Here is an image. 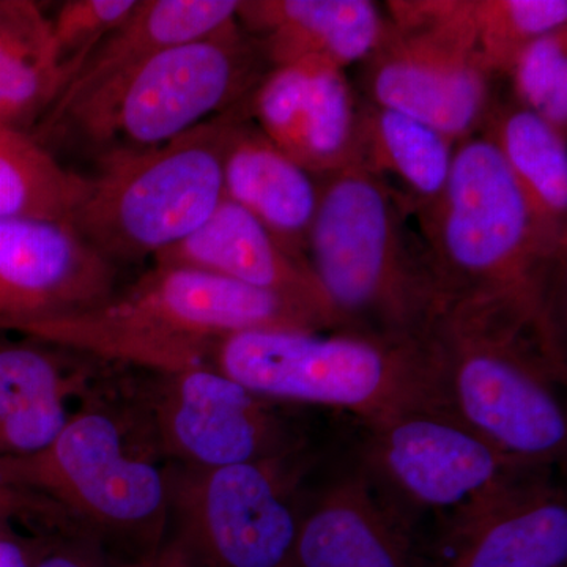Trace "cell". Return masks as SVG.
Here are the masks:
<instances>
[{
  "label": "cell",
  "instance_id": "44dd1931",
  "mask_svg": "<svg viewBox=\"0 0 567 567\" xmlns=\"http://www.w3.org/2000/svg\"><path fill=\"white\" fill-rule=\"evenodd\" d=\"M223 182L226 199L251 213L287 251L308 260L319 181L254 125L249 100L227 137Z\"/></svg>",
  "mask_w": 567,
  "mask_h": 567
},
{
  "label": "cell",
  "instance_id": "5b68a950",
  "mask_svg": "<svg viewBox=\"0 0 567 567\" xmlns=\"http://www.w3.org/2000/svg\"><path fill=\"white\" fill-rule=\"evenodd\" d=\"M317 181L306 256L341 330L434 333L447 298L404 204L360 164Z\"/></svg>",
  "mask_w": 567,
  "mask_h": 567
},
{
  "label": "cell",
  "instance_id": "e0dca14e",
  "mask_svg": "<svg viewBox=\"0 0 567 567\" xmlns=\"http://www.w3.org/2000/svg\"><path fill=\"white\" fill-rule=\"evenodd\" d=\"M107 364L29 336L0 342V461L51 446Z\"/></svg>",
  "mask_w": 567,
  "mask_h": 567
},
{
  "label": "cell",
  "instance_id": "ac0fdd59",
  "mask_svg": "<svg viewBox=\"0 0 567 567\" xmlns=\"http://www.w3.org/2000/svg\"><path fill=\"white\" fill-rule=\"evenodd\" d=\"M153 262L197 268L289 298L341 330L308 260L287 251L259 219L226 197L203 227Z\"/></svg>",
  "mask_w": 567,
  "mask_h": 567
},
{
  "label": "cell",
  "instance_id": "6da1fadb",
  "mask_svg": "<svg viewBox=\"0 0 567 567\" xmlns=\"http://www.w3.org/2000/svg\"><path fill=\"white\" fill-rule=\"evenodd\" d=\"M0 483L58 511L114 565H155L169 464L134 401L128 368L107 364L51 446L0 461Z\"/></svg>",
  "mask_w": 567,
  "mask_h": 567
},
{
  "label": "cell",
  "instance_id": "cb8c5ba5",
  "mask_svg": "<svg viewBox=\"0 0 567 567\" xmlns=\"http://www.w3.org/2000/svg\"><path fill=\"white\" fill-rule=\"evenodd\" d=\"M483 126V136L502 153L537 223L566 246V134L520 103L491 106Z\"/></svg>",
  "mask_w": 567,
  "mask_h": 567
},
{
  "label": "cell",
  "instance_id": "30bf717a",
  "mask_svg": "<svg viewBox=\"0 0 567 567\" xmlns=\"http://www.w3.org/2000/svg\"><path fill=\"white\" fill-rule=\"evenodd\" d=\"M382 39L365 59L371 104L473 136L491 110V78L477 52L473 2H391Z\"/></svg>",
  "mask_w": 567,
  "mask_h": 567
},
{
  "label": "cell",
  "instance_id": "83f0119b",
  "mask_svg": "<svg viewBox=\"0 0 567 567\" xmlns=\"http://www.w3.org/2000/svg\"><path fill=\"white\" fill-rule=\"evenodd\" d=\"M140 0H66L51 20L55 58L76 76L91 52L137 6ZM73 81V80H71Z\"/></svg>",
  "mask_w": 567,
  "mask_h": 567
},
{
  "label": "cell",
  "instance_id": "277c9868",
  "mask_svg": "<svg viewBox=\"0 0 567 567\" xmlns=\"http://www.w3.org/2000/svg\"><path fill=\"white\" fill-rule=\"evenodd\" d=\"M420 216L447 300L499 301L559 336L566 246L537 223L502 153L486 136L457 142L445 192Z\"/></svg>",
  "mask_w": 567,
  "mask_h": 567
},
{
  "label": "cell",
  "instance_id": "f1b7e54d",
  "mask_svg": "<svg viewBox=\"0 0 567 567\" xmlns=\"http://www.w3.org/2000/svg\"><path fill=\"white\" fill-rule=\"evenodd\" d=\"M33 567H118L96 544L73 528L54 533Z\"/></svg>",
  "mask_w": 567,
  "mask_h": 567
},
{
  "label": "cell",
  "instance_id": "52a82bcc",
  "mask_svg": "<svg viewBox=\"0 0 567 567\" xmlns=\"http://www.w3.org/2000/svg\"><path fill=\"white\" fill-rule=\"evenodd\" d=\"M248 100L158 147L99 158L74 233L115 265L155 259L196 233L224 200V151Z\"/></svg>",
  "mask_w": 567,
  "mask_h": 567
},
{
  "label": "cell",
  "instance_id": "9c48e42d",
  "mask_svg": "<svg viewBox=\"0 0 567 567\" xmlns=\"http://www.w3.org/2000/svg\"><path fill=\"white\" fill-rule=\"evenodd\" d=\"M308 451L281 461L188 468L169 464V503L153 567H287Z\"/></svg>",
  "mask_w": 567,
  "mask_h": 567
},
{
  "label": "cell",
  "instance_id": "7c38bea8",
  "mask_svg": "<svg viewBox=\"0 0 567 567\" xmlns=\"http://www.w3.org/2000/svg\"><path fill=\"white\" fill-rule=\"evenodd\" d=\"M364 429L358 464L404 513V507H416L445 514L532 466L507 456L451 413H412Z\"/></svg>",
  "mask_w": 567,
  "mask_h": 567
},
{
  "label": "cell",
  "instance_id": "4fadbf2b",
  "mask_svg": "<svg viewBox=\"0 0 567 567\" xmlns=\"http://www.w3.org/2000/svg\"><path fill=\"white\" fill-rule=\"evenodd\" d=\"M423 567H567V502L548 466L518 470L442 518Z\"/></svg>",
  "mask_w": 567,
  "mask_h": 567
},
{
  "label": "cell",
  "instance_id": "ba28073f",
  "mask_svg": "<svg viewBox=\"0 0 567 567\" xmlns=\"http://www.w3.org/2000/svg\"><path fill=\"white\" fill-rule=\"evenodd\" d=\"M237 21L167 48L130 76L63 114L37 141L76 133L102 156L158 147L244 103L268 71Z\"/></svg>",
  "mask_w": 567,
  "mask_h": 567
},
{
  "label": "cell",
  "instance_id": "ffe728a7",
  "mask_svg": "<svg viewBox=\"0 0 567 567\" xmlns=\"http://www.w3.org/2000/svg\"><path fill=\"white\" fill-rule=\"evenodd\" d=\"M237 22L270 69L322 59L346 70L374 52L385 28L368 0H246Z\"/></svg>",
  "mask_w": 567,
  "mask_h": 567
},
{
  "label": "cell",
  "instance_id": "484cf974",
  "mask_svg": "<svg viewBox=\"0 0 567 567\" xmlns=\"http://www.w3.org/2000/svg\"><path fill=\"white\" fill-rule=\"evenodd\" d=\"M476 44L488 73H511L532 41L567 24L565 0H483L473 2Z\"/></svg>",
  "mask_w": 567,
  "mask_h": 567
},
{
  "label": "cell",
  "instance_id": "f546056e",
  "mask_svg": "<svg viewBox=\"0 0 567 567\" xmlns=\"http://www.w3.org/2000/svg\"><path fill=\"white\" fill-rule=\"evenodd\" d=\"M58 532L61 529L41 533V535L33 536L31 540L0 536V567H33L37 558L47 547L48 540Z\"/></svg>",
  "mask_w": 567,
  "mask_h": 567
},
{
  "label": "cell",
  "instance_id": "2e32d148",
  "mask_svg": "<svg viewBox=\"0 0 567 567\" xmlns=\"http://www.w3.org/2000/svg\"><path fill=\"white\" fill-rule=\"evenodd\" d=\"M287 567H423L412 522L358 464L301 496Z\"/></svg>",
  "mask_w": 567,
  "mask_h": 567
},
{
  "label": "cell",
  "instance_id": "5bb4252c",
  "mask_svg": "<svg viewBox=\"0 0 567 567\" xmlns=\"http://www.w3.org/2000/svg\"><path fill=\"white\" fill-rule=\"evenodd\" d=\"M117 290V265L70 224L0 218V330L91 311Z\"/></svg>",
  "mask_w": 567,
  "mask_h": 567
},
{
  "label": "cell",
  "instance_id": "9a60e30c",
  "mask_svg": "<svg viewBox=\"0 0 567 567\" xmlns=\"http://www.w3.org/2000/svg\"><path fill=\"white\" fill-rule=\"evenodd\" d=\"M249 112L268 140L316 177L358 164L361 110L346 70L333 63L305 59L268 70Z\"/></svg>",
  "mask_w": 567,
  "mask_h": 567
},
{
  "label": "cell",
  "instance_id": "8fae6325",
  "mask_svg": "<svg viewBox=\"0 0 567 567\" xmlns=\"http://www.w3.org/2000/svg\"><path fill=\"white\" fill-rule=\"evenodd\" d=\"M130 369L134 401L164 461L188 468L259 464L308 451L300 425L207 364L175 372Z\"/></svg>",
  "mask_w": 567,
  "mask_h": 567
},
{
  "label": "cell",
  "instance_id": "8992f818",
  "mask_svg": "<svg viewBox=\"0 0 567 567\" xmlns=\"http://www.w3.org/2000/svg\"><path fill=\"white\" fill-rule=\"evenodd\" d=\"M451 415L507 456L550 466L566 453L559 338L499 301L456 297L434 328Z\"/></svg>",
  "mask_w": 567,
  "mask_h": 567
},
{
  "label": "cell",
  "instance_id": "d4e9b609",
  "mask_svg": "<svg viewBox=\"0 0 567 567\" xmlns=\"http://www.w3.org/2000/svg\"><path fill=\"white\" fill-rule=\"evenodd\" d=\"M85 188L32 133L0 123V218L70 223Z\"/></svg>",
  "mask_w": 567,
  "mask_h": 567
},
{
  "label": "cell",
  "instance_id": "7a4b0ae2",
  "mask_svg": "<svg viewBox=\"0 0 567 567\" xmlns=\"http://www.w3.org/2000/svg\"><path fill=\"white\" fill-rule=\"evenodd\" d=\"M205 364L265 401L341 410L364 427L412 413H451L434 333L245 331L213 341Z\"/></svg>",
  "mask_w": 567,
  "mask_h": 567
},
{
  "label": "cell",
  "instance_id": "3957f363",
  "mask_svg": "<svg viewBox=\"0 0 567 567\" xmlns=\"http://www.w3.org/2000/svg\"><path fill=\"white\" fill-rule=\"evenodd\" d=\"M256 330H331L312 309L208 271L153 265L91 311L47 320L22 336L54 342L106 363L151 372L205 364L208 346Z\"/></svg>",
  "mask_w": 567,
  "mask_h": 567
},
{
  "label": "cell",
  "instance_id": "7402d4cb",
  "mask_svg": "<svg viewBox=\"0 0 567 567\" xmlns=\"http://www.w3.org/2000/svg\"><path fill=\"white\" fill-rule=\"evenodd\" d=\"M456 142L398 111L361 110L358 164L375 175L410 213H423L445 192Z\"/></svg>",
  "mask_w": 567,
  "mask_h": 567
},
{
  "label": "cell",
  "instance_id": "d6986e66",
  "mask_svg": "<svg viewBox=\"0 0 567 567\" xmlns=\"http://www.w3.org/2000/svg\"><path fill=\"white\" fill-rule=\"evenodd\" d=\"M238 7L237 0H140L85 59L33 137L48 132L66 112L110 91L167 48L203 39L233 24Z\"/></svg>",
  "mask_w": 567,
  "mask_h": 567
},
{
  "label": "cell",
  "instance_id": "603a6c76",
  "mask_svg": "<svg viewBox=\"0 0 567 567\" xmlns=\"http://www.w3.org/2000/svg\"><path fill=\"white\" fill-rule=\"evenodd\" d=\"M73 76L52 47L51 20L32 0H0V123L31 133Z\"/></svg>",
  "mask_w": 567,
  "mask_h": 567
},
{
  "label": "cell",
  "instance_id": "4316f807",
  "mask_svg": "<svg viewBox=\"0 0 567 567\" xmlns=\"http://www.w3.org/2000/svg\"><path fill=\"white\" fill-rule=\"evenodd\" d=\"M509 74L514 80L517 103L566 134V28L532 41L518 54Z\"/></svg>",
  "mask_w": 567,
  "mask_h": 567
}]
</instances>
